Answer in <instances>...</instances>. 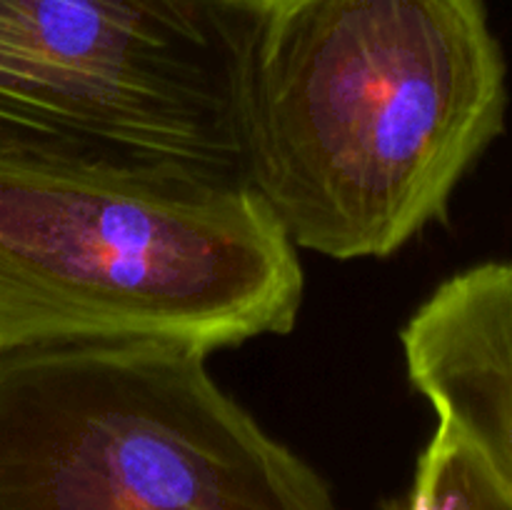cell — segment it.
Segmentation results:
<instances>
[{"label":"cell","mask_w":512,"mask_h":510,"mask_svg":"<svg viewBox=\"0 0 512 510\" xmlns=\"http://www.w3.org/2000/svg\"><path fill=\"white\" fill-rule=\"evenodd\" d=\"M250 188L298 250L388 258L503 133L485 0H255Z\"/></svg>","instance_id":"cell-1"},{"label":"cell","mask_w":512,"mask_h":510,"mask_svg":"<svg viewBox=\"0 0 512 510\" xmlns=\"http://www.w3.org/2000/svg\"><path fill=\"white\" fill-rule=\"evenodd\" d=\"M298 248L250 185L0 158V353L150 340L213 353L288 335Z\"/></svg>","instance_id":"cell-2"},{"label":"cell","mask_w":512,"mask_h":510,"mask_svg":"<svg viewBox=\"0 0 512 510\" xmlns=\"http://www.w3.org/2000/svg\"><path fill=\"white\" fill-rule=\"evenodd\" d=\"M0 510H338L328 483L150 340L0 353Z\"/></svg>","instance_id":"cell-3"},{"label":"cell","mask_w":512,"mask_h":510,"mask_svg":"<svg viewBox=\"0 0 512 510\" xmlns=\"http://www.w3.org/2000/svg\"><path fill=\"white\" fill-rule=\"evenodd\" d=\"M255 0H0V158L250 185Z\"/></svg>","instance_id":"cell-4"},{"label":"cell","mask_w":512,"mask_h":510,"mask_svg":"<svg viewBox=\"0 0 512 510\" xmlns=\"http://www.w3.org/2000/svg\"><path fill=\"white\" fill-rule=\"evenodd\" d=\"M388 510H512V488L463 435L438 423L408 495Z\"/></svg>","instance_id":"cell-5"}]
</instances>
